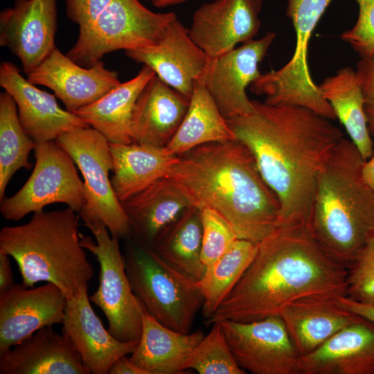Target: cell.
I'll use <instances>...</instances> for the list:
<instances>
[{
  "instance_id": "1",
  "label": "cell",
  "mask_w": 374,
  "mask_h": 374,
  "mask_svg": "<svg viewBox=\"0 0 374 374\" xmlns=\"http://www.w3.org/2000/svg\"><path fill=\"white\" fill-rule=\"evenodd\" d=\"M252 103L251 114L226 120L228 124L277 196L280 225H308L318 175L344 134L309 108Z\"/></svg>"
},
{
  "instance_id": "2",
  "label": "cell",
  "mask_w": 374,
  "mask_h": 374,
  "mask_svg": "<svg viewBox=\"0 0 374 374\" xmlns=\"http://www.w3.org/2000/svg\"><path fill=\"white\" fill-rule=\"evenodd\" d=\"M348 267L328 253L308 225L280 224L258 243L256 257L208 324L280 316L308 296L346 295Z\"/></svg>"
},
{
  "instance_id": "3",
  "label": "cell",
  "mask_w": 374,
  "mask_h": 374,
  "mask_svg": "<svg viewBox=\"0 0 374 374\" xmlns=\"http://www.w3.org/2000/svg\"><path fill=\"white\" fill-rule=\"evenodd\" d=\"M167 177L199 208L218 212L238 238L258 244L280 225V204L251 150L234 139L211 142L178 156Z\"/></svg>"
},
{
  "instance_id": "4",
  "label": "cell",
  "mask_w": 374,
  "mask_h": 374,
  "mask_svg": "<svg viewBox=\"0 0 374 374\" xmlns=\"http://www.w3.org/2000/svg\"><path fill=\"white\" fill-rule=\"evenodd\" d=\"M365 160L350 139L334 146L317 177L308 227L346 267L374 237V192L362 176Z\"/></svg>"
},
{
  "instance_id": "5",
  "label": "cell",
  "mask_w": 374,
  "mask_h": 374,
  "mask_svg": "<svg viewBox=\"0 0 374 374\" xmlns=\"http://www.w3.org/2000/svg\"><path fill=\"white\" fill-rule=\"evenodd\" d=\"M78 215L69 207L42 211L24 224L1 229L0 253L16 261L24 286L51 283L69 299L88 285L93 269L80 243Z\"/></svg>"
},
{
  "instance_id": "6",
  "label": "cell",
  "mask_w": 374,
  "mask_h": 374,
  "mask_svg": "<svg viewBox=\"0 0 374 374\" xmlns=\"http://www.w3.org/2000/svg\"><path fill=\"white\" fill-rule=\"evenodd\" d=\"M125 240L126 274L146 312L170 329L190 332L204 303L197 281L166 262L150 248L130 238Z\"/></svg>"
},
{
  "instance_id": "7",
  "label": "cell",
  "mask_w": 374,
  "mask_h": 374,
  "mask_svg": "<svg viewBox=\"0 0 374 374\" xmlns=\"http://www.w3.org/2000/svg\"><path fill=\"white\" fill-rule=\"evenodd\" d=\"M332 1L287 0L286 15L292 20L296 37L293 56L282 68L260 74L250 85L253 93L265 96V103L302 106L330 120L337 118L319 86L313 81L308 63L312 33Z\"/></svg>"
},
{
  "instance_id": "8",
  "label": "cell",
  "mask_w": 374,
  "mask_h": 374,
  "mask_svg": "<svg viewBox=\"0 0 374 374\" xmlns=\"http://www.w3.org/2000/svg\"><path fill=\"white\" fill-rule=\"evenodd\" d=\"M177 17L173 12H153L139 0H112L93 22L79 29L75 44L66 55L89 67L113 51L156 44Z\"/></svg>"
},
{
  "instance_id": "9",
  "label": "cell",
  "mask_w": 374,
  "mask_h": 374,
  "mask_svg": "<svg viewBox=\"0 0 374 374\" xmlns=\"http://www.w3.org/2000/svg\"><path fill=\"white\" fill-rule=\"evenodd\" d=\"M55 141L71 156L83 177L86 202L78 214L84 222L98 221L112 236L130 238L127 216L109 178L113 161L106 137L87 127L64 133Z\"/></svg>"
},
{
  "instance_id": "10",
  "label": "cell",
  "mask_w": 374,
  "mask_h": 374,
  "mask_svg": "<svg viewBox=\"0 0 374 374\" xmlns=\"http://www.w3.org/2000/svg\"><path fill=\"white\" fill-rule=\"evenodd\" d=\"M84 224L95 241L80 233V243L96 257L100 265L99 285L89 299L104 313L108 330L115 338L138 343L142 332L144 308L131 289L119 239L112 236L100 222Z\"/></svg>"
},
{
  "instance_id": "11",
  "label": "cell",
  "mask_w": 374,
  "mask_h": 374,
  "mask_svg": "<svg viewBox=\"0 0 374 374\" xmlns=\"http://www.w3.org/2000/svg\"><path fill=\"white\" fill-rule=\"evenodd\" d=\"M34 154L35 163L28 179L15 195L0 201L3 217L19 221L55 203L65 204L79 213L86 202L84 186L71 156L55 140L37 143Z\"/></svg>"
},
{
  "instance_id": "12",
  "label": "cell",
  "mask_w": 374,
  "mask_h": 374,
  "mask_svg": "<svg viewBox=\"0 0 374 374\" xmlns=\"http://www.w3.org/2000/svg\"><path fill=\"white\" fill-rule=\"evenodd\" d=\"M220 323L238 364L253 374H301V355L280 316Z\"/></svg>"
},
{
  "instance_id": "13",
  "label": "cell",
  "mask_w": 374,
  "mask_h": 374,
  "mask_svg": "<svg viewBox=\"0 0 374 374\" xmlns=\"http://www.w3.org/2000/svg\"><path fill=\"white\" fill-rule=\"evenodd\" d=\"M276 37L267 33L214 58H209L200 78L226 119L245 116L253 112L252 100L246 89L261 74L258 66Z\"/></svg>"
},
{
  "instance_id": "14",
  "label": "cell",
  "mask_w": 374,
  "mask_h": 374,
  "mask_svg": "<svg viewBox=\"0 0 374 374\" xmlns=\"http://www.w3.org/2000/svg\"><path fill=\"white\" fill-rule=\"evenodd\" d=\"M57 0H15L0 12V46L8 48L28 74L54 50Z\"/></svg>"
},
{
  "instance_id": "15",
  "label": "cell",
  "mask_w": 374,
  "mask_h": 374,
  "mask_svg": "<svg viewBox=\"0 0 374 374\" xmlns=\"http://www.w3.org/2000/svg\"><path fill=\"white\" fill-rule=\"evenodd\" d=\"M66 302L51 283L37 287L15 284L0 294V354L41 328L62 323Z\"/></svg>"
},
{
  "instance_id": "16",
  "label": "cell",
  "mask_w": 374,
  "mask_h": 374,
  "mask_svg": "<svg viewBox=\"0 0 374 374\" xmlns=\"http://www.w3.org/2000/svg\"><path fill=\"white\" fill-rule=\"evenodd\" d=\"M262 0H215L193 13L188 32L208 58L253 40L260 27Z\"/></svg>"
},
{
  "instance_id": "17",
  "label": "cell",
  "mask_w": 374,
  "mask_h": 374,
  "mask_svg": "<svg viewBox=\"0 0 374 374\" xmlns=\"http://www.w3.org/2000/svg\"><path fill=\"white\" fill-rule=\"evenodd\" d=\"M125 52L129 58L150 68L163 82L188 98L194 82L202 77L209 60L177 17L156 44Z\"/></svg>"
},
{
  "instance_id": "18",
  "label": "cell",
  "mask_w": 374,
  "mask_h": 374,
  "mask_svg": "<svg viewBox=\"0 0 374 374\" xmlns=\"http://www.w3.org/2000/svg\"><path fill=\"white\" fill-rule=\"evenodd\" d=\"M27 80L51 89L72 113L98 100L121 83L118 73L107 69L101 60L85 67L57 48L27 74Z\"/></svg>"
},
{
  "instance_id": "19",
  "label": "cell",
  "mask_w": 374,
  "mask_h": 374,
  "mask_svg": "<svg viewBox=\"0 0 374 374\" xmlns=\"http://www.w3.org/2000/svg\"><path fill=\"white\" fill-rule=\"evenodd\" d=\"M0 86L15 101L20 123L36 143L55 141L64 133L89 127L75 114L62 109L55 95L25 79L10 62L0 65Z\"/></svg>"
},
{
  "instance_id": "20",
  "label": "cell",
  "mask_w": 374,
  "mask_h": 374,
  "mask_svg": "<svg viewBox=\"0 0 374 374\" xmlns=\"http://www.w3.org/2000/svg\"><path fill=\"white\" fill-rule=\"evenodd\" d=\"M62 324V333L70 339L89 374H107L115 362L137 346L138 343L117 339L105 328L91 305L88 285L67 299Z\"/></svg>"
},
{
  "instance_id": "21",
  "label": "cell",
  "mask_w": 374,
  "mask_h": 374,
  "mask_svg": "<svg viewBox=\"0 0 374 374\" xmlns=\"http://www.w3.org/2000/svg\"><path fill=\"white\" fill-rule=\"evenodd\" d=\"M0 374H89L70 339L52 326L0 354Z\"/></svg>"
},
{
  "instance_id": "22",
  "label": "cell",
  "mask_w": 374,
  "mask_h": 374,
  "mask_svg": "<svg viewBox=\"0 0 374 374\" xmlns=\"http://www.w3.org/2000/svg\"><path fill=\"white\" fill-rule=\"evenodd\" d=\"M301 374H374V324L362 318L301 356Z\"/></svg>"
},
{
  "instance_id": "23",
  "label": "cell",
  "mask_w": 374,
  "mask_h": 374,
  "mask_svg": "<svg viewBox=\"0 0 374 374\" xmlns=\"http://www.w3.org/2000/svg\"><path fill=\"white\" fill-rule=\"evenodd\" d=\"M190 98L154 75L138 97L132 116L133 143L166 147L179 127Z\"/></svg>"
},
{
  "instance_id": "24",
  "label": "cell",
  "mask_w": 374,
  "mask_h": 374,
  "mask_svg": "<svg viewBox=\"0 0 374 374\" xmlns=\"http://www.w3.org/2000/svg\"><path fill=\"white\" fill-rule=\"evenodd\" d=\"M280 317L301 356L310 353L338 331L362 319L341 306L334 296L294 301L283 309Z\"/></svg>"
},
{
  "instance_id": "25",
  "label": "cell",
  "mask_w": 374,
  "mask_h": 374,
  "mask_svg": "<svg viewBox=\"0 0 374 374\" xmlns=\"http://www.w3.org/2000/svg\"><path fill=\"white\" fill-rule=\"evenodd\" d=\"M121 202L129 220L130 238L150 249L158 236L192 205L168 177Z\"/></svg>"
},
{
  "instance_id": "26",
  "label": "cell",
  "mask_w": 374,
  "mask_h": 374,
  "mask_svg": "<svg viewBox=\"0 0 374 374\" xmlns=\"http://www.w3.org/2000/svg\"><path fill=\"white\" fill-rule=\"evenodd\" d=\"M204 336L201 330L182 333L170 329L144 309L141 336L130 359L148 374L188 373L184 366Z\"/></svg>"
},
{
  "instance_id": "27",
  "label": "cell",
  "mask_w": 374,
  "mask_h": 374,
  "mask_svg": "<svg viewBox=\"0 0 374 374\" xmlns=\"http://www.w3.org/2000/svg\"><path fill=\"white\" fill-rule=\"evenodd\" d=\"M109 149L114 172L111 183L120 202L167 177L179 161L166 147L109 143Z\"/></svg>"
},
{
  "instance_id": "28",
  "label": "cell",
  "mask_w": 374,
  "mask_h": 374,
  "mask_svg": "<svg viewBox=\"0 0 374 374\" xmlns=\"http://www.w3.org/2000/svg\"><path fill=\"white\" fill-rule=\"evenodd\" d=\"M155 75L143 65L131 80L121 82L95 102L73 113L104 135L110 143H132L131 121L140 93Z\"/></svg>"
},
{
  "instance_id": "29",
  "label": "cell",
  "mask_w": 374,
  "mask_h": 374,
  "mask_svg": "<svg viewBox=\"0 0 374 374\" xmlns=\"http://www.w3.org/2000/svg\"><path fill=\"white\" fill-rule=\"evenodd\" d=\"M235 139L226 119L203 82H194L187 112L166 148L179 156L197 146Z\"/></svg>"
},
{
  "instance_id": "30",
  "label": "cell",
  "mask_w": 374,
  "mask_h": 374,
  "mask_svg": "<svg viewBox=\"0 0 374 374\" xmlns=\"http://www.w3.org/2000/svg\"><path fill=\"white\" fill-rule=\"evenodd\" d=\"M319 86L363 159H368L374 153L373 143L356 71L350 66L341 68Z\"/></svg>"
},
{
  "instance_id": "31",
  "label": "cell",
  "mask_w": 374,
  "mask_h": 374,
  "mask_svg": "<svg viewBox=\"0 0 374 374\" xmlns=\"http://www.w3.org/2000/svg\"><path fill=\"white\" fill-rule=\"evenodd\" d=\"M201 209L190 205L157 238L151 249L166 262L198 281L206 267L201 258Z\"/></svg>"
},
{
  "instance_id": "32",
  "label": "cell",
  "mask_w": 374,
  "mask_h": 374,
  "mask_svg": "<svg viewBox=\"0 0 374 374\" xmlns=\"http://www.w3.org/2000/svg\"><path fill=\"white\" fill-rule=\"evenodd\" d=\"M258 249V244L238 238L219 258L206 267L204 276L197 281L204 299L202 309L206 321L238 283Z\"/></svg>"
},
{
  "instance_id": "33",
  "label": "cell",
  "mask_w": 374,
  "mask_h": 374,
  "mask_svg": "<svg viewBox=\"0 0 374 374\" xmlns=\"http://www.w3.org/2000/svg\"><path fill=\"white\" fill-rule=\"evenodd\" d=\"M37 143L23 128L17 106L6 91L0 93V201L11 177L19 169L29 170L28 155Z\"/></svg>"
},
{
  "instance_id": "34",
  "label": "cell",
  "mask_w": 374,
  "mask_h": 374,
  "mask_svg": "<svg viewBox=\"0 0 374 374\" xmlns=\"http://www.w3.org/2000/svg\"><path fill=\"white\" fill-rule=\"evenodd\" d=\"M213 327L190 355L184 370H194L199 374H245L236 362L223 329L219 322Z\"/></svg>"
},
{
  "instance_id": "35",
  "label": "cell",
  "mask_w": 374,
  "mask_h": 374,
  "mask_svg": "<svg viewBox=\"0 0 374 374\" xmlns=\"http://www.w3.org/2000/svg\"><path fill=\"white\" fill-rule=\"evenodd\" d=\"M202 221V244L201 258L207 267L219 258L238 239L229 222L216 211L201 209Z\"/></svg>"
},
{
  "instance_id": "36",
  "label": "cell",
  "mask_w": 374,
  "mask_h": 374,
  "mask_svg": "<svg viewBox=\"0 0 374 374\" xmlns=\"http://www.w3.org/2000/svg\"><path fill=\"white\" fill-rule=\"evenodd\" d=\"M348 269V297L374 305V237L363 247Z\"/></svg>"
},
{
  "instance_id": "37",
  "label": "cell",
  "mask_w": 374,
  "mask_h": 374,
  "mask_svg": "<svg viewBox=\"0 0 374 374\" xmlns=\"http://www.w3.org/2000/svg\"><path fill=\"white\" fill-rule=\"evenodd\" d=\"M359 13L355 24L341 35L361 58L374 55V0H354Z\"/></svg>"
},
{
  "instance_id": "38",
  "label": "cell",
  "mask_w": 374,
  "mask_h": 374,
  "mask_svg": "<svg viewBox=\"0 0 374 374\" xmlns=\"http://www.w3.org/2000/svg\"><path fill=\"white\" fill-rule=\"evenodd\" d=\"M356 73L363 95L368 129L371 137H374V55L361 58Z\"/></svg>"
},
{
  "instance_id": "39",
  "label": "cell",
  "mask_w": 374,
  "mask_h": 374,
  "mask_svg": "<svg viewBox=\"0 0 374 374\" xmlns=\"http://www.w3.org/2000/svg\"><path fill=\"white\" fill-rule=\"evenodd\" d=\"M337 301L346 310L374 324V305L355 301L346 295L338 296Z\"/></svg>"
},
{
  "instance_id": "40",
  "label": "cell",
  "mask_w": 374,
  "mask_h": 374,
  "mask_svg": "<svg viewBox=\"0 0 374 374\" xmlns=\"http://www.w3.org/2000/svg\"><path fill=\"white\" fill-rule=\"evenodd\" d=\"M10 257L6 253H0V294L9 290L15 285Z\"/></svg>"
},
{
  "instance_id": "41",
  "label": "cell",
  "mask_w": 374,
  "mask_h": 374,
  "mask_svg": "<svg viewBox=\"0 0 374 374\" xmlns=\"http://www.w3.org/2000/svg\"><path fill=\"white\" fill-rule=\"evenodd\" d=\"M109 374H148L143 368L133 363L126 355L121 357L110 368Z\"/></svg>"
},
{
  "instance_id": "42",
  "label": "cell",
  "mask_w": 374,
  "mask_h": 374,
  "mask_svg": "<svg viewBox=\"0 0 374 374\" xmlns=\"http://www.w3.org/2000/svg\"><path fill=\"white\" fill-rule=\"evenodd\" d=\"M362 176L366 184L374 192V153L363 164Z\"/></svg>"
},
{
  "instance_id": "43",
  "label": "cell",
  "mask_w": 374,
  "mask_h": 374,
  "mask_svg": "<svg viewBox=\"0 0 374 374\" xmlns=\"http://www.w3.org/2000/svg\"><path fill=\"white\" fill-rule=\"evenodd\" d=\"M187 0H159L154 6L158 8H165L181 3Z\"/></svg>"
},
{
  "instance_id": "44",
  "label": "cell",
  "mask_w": 374,
  "mask_h": 374,
  "mask_svg": "<svg viewBox=\"0 0 374 374\" xmlns=\"http://www.w3.org/2000/svg\"><path fill=\"white\" fill-rule=\"evenodd\" d=\"M148 1H150L152 3V5L154 6L159 0H148Z\"/></svg>"
}]
</instances>
